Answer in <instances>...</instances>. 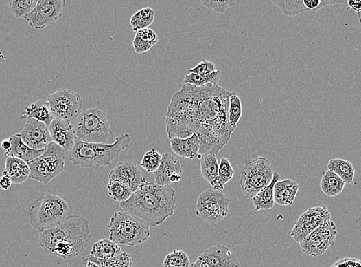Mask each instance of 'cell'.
Returning a JSON list of instances; mask_svg holds the SVG:
<instances>
[{
    "mask_svg": "<svg viewBox=\"0 0 361 267\" xmlns=\"http://www.w3.org/2000/svg\"><path fill=\"white\" fill-rule=\"evenodd\" d=\"M229 92L218 85L197 87L184 84L173 95L165 116L169 138H188L196 134L200 141L199 158L218 154L228 145L235 131L229 125Z\"/></svg>",
    "mask_w": 361,
    "mask_h": 267,
    "instance_id": "6da1fadb",
    "label": "cell"
},
{
    "mask_svg": "<svg viewBox=\"0 0 361 267\" xmlns=\"http://www.w3.org/2000/svg\"><path fill=\"white\" fill-rule=\"evenodd\" d=\"M120 207L150 227H156L175 213L176 192L170 185L163 186L145 181L130 199L120 204Z\"/></svg>",
    "mask_w": 361,
    "mask_h": 267,
    "instance_id": "7a4b0ae2",
    "label": "cell"
},
{
    "mask_svg": "<svg viewBox=\"0 0 361 267\" xmlns=\"http://www.w3.org/2000/svg\"><path fill=\"white\" fill-rule=\"evenodd\" d=\"M89 220L81 216L70 217L63 223L40 232L42 249L49 255L64 259L78 257L91 241Z\"/></svg>",
    "mask_w": 361,
    "mask_h": 267,
    "instance_id": "3957f363",
    "label": "cell"
},
{
    "mask_svg": "<svg viewBox=\"0 0 361 267\" xmlns=\"http://www.w3.org/2000/svg\"><path fill=\"white\" fill-rule=\"evenodd\" d=\"M73 212L68 197L56 190H48L30 204L27 215L31 226L41 232L63 223Z\"/></svg>",
    "mask_w": 361,
    "mask_h": 267,
    "instance_id": "277c9868",
    "label": "cell"
},
{
    "mask_svg": "<svg viewBox=\"0 0 361 267\" xmlns=\"http://www.w3.org/2000/svg\"><path fill=\"white\" fill-rule=\"evenodd\" d=\"M131 140V136L128 134H121L112 145L89 143L76 140L73 147L69 152L68 158L73 165L84 169L108 167L130 146Z\"/></svg>",
    "mask_w": 361,
    "mask_h": 267,
    "instance_id": "5b68a950",
    "label": "cell"
},
{
    "mask_svg": "<svg viewBox=\"0 0 361 267\" xmlns=\"http://www.w3.org/2000/svg\"><path fill=\"white\" fill-rule=\"evenodd\" d=\"M108 228L109 239L119 245H141L151 236L150 226L124 211L115 212Z\"/></svg>",
    "mask_w": 361,
    "mask_h": 267,
    "instance_id": "8992f818",
    "label": "cell"
},
{
    "mask_svg": "<svg viewBox=\"0 0 361 267\" xmlns=\"http://www.w3.org/2000/svg\"><path fill=\"white\" fill-rule=\"evenodd\" d=\"M72 123L77 140L108 145L114 136L106 114L99 107L83 110Z\"/></svg>",
    "mask_w": 361,
    "mask_h": 267,
    "instance_id": "52a82bcc",
    "label": "cell"
},
{
    "mask_svg": "<svg viewBox=\"0 0 361 267\" xmlns=\"http://www.w3.org/2000/svg\"><path fill=\"white\" fill-rule=\"evenodd\" d=\"M66 151L51 142L40 158L29 162L30 178L47 185L65 171Z\"/></svg>",
    "mask_w": 361,
    "mask_h": 267,
    "instance_id": "ba28073f",
    "label": "cell"
},
{
    "mask_svg": "<svg viewBox=\"0 0 361 267\" xmlns=\"http://www.w3.org/2000/svg\"><path fill=\"white\" fill-rule=\"evenodd\" d=\"M273 178V167L268 160L257 158L248 160L242 169L240 180L244 196L253 199L272 183Z\"/></svg>",
    "mask_w": 361,
    "mask_h": 267,
    "instance_id": "9c48e42d",
    "label": "cell"
},
{
    "mask_svg": "<svg viewBox=\"0 0 361 267\" xmlns=\"http://www.w3.org/2000/svg\"><path fill=\"white\" fill-rule=\"evenodd\" d=\"M231 200L222 191H205L197 200L196 216L210 224L221 222L228 216Z\"/></svg>",
    "mask_w": 361,
    "mask_h": 267,
    "instance_id": "30bf717a",
    "label": "cell"
},
{
    "mask_svg": "<svg viewBox=\"0 0 361 267\" xmlns=\"http://www.w3.org/2000/svg\"><path fill=\"white\" fill-rule=\"evenodd\" d=\"M47 101L55 119L72 122L82 112L83 101L80 94L68 89L56 90L48 96Z\"/></svg>",
    "mask_w": 361,
    "mask_h": 267,
    "instance_id": "8fae6325",
    "label": "cell"
},
{
    "mask_svg": "<svg viewBox=\"0 0 361 267\" xmlns=\"http://www.w3.org/2000/svg\"><path fill=\"white\" fill-rule=\"evenodd\" d=\"M338 235L337 226L332 220L322 224L299 244L306 255L318 257L333 246Z\"/></svg>",
    "mask_w": 361,
    "mask_h": 267,
    "instance_id": "7c38bea8",
    "label": "cell"
},
{
    "mask_svg": "<svg viewBox=\"0 0 361 267\" xmlns=\"http://www.w3.org/2000/svg\"><path fill=\"white\" fill-rule=\"evenodd\" d=\"M65 5V0H38L34 10L24 19L36 30L50 27L62 17Z\"/></svg>",
    "mask_w": 361,
    "mask_h": 267,
    "instance_id": "4fadbf2b",
    "label": "cell"
},
{
    "mask_svg": "<svg viewBox=\"0 0 361 267\" xmlns=\"http://www.w3.org/2000/svg\"><path fill=\"white\" fill-rule=\"evenodd\" d=\"M330 220H331V213L327 206L310 208L296 220L291 237L296 243L300 244L309 234Z\"/></svg>",
    "mask_w": 361,
    "mask_h": 267,
    "instance_id": "5bb4252c",
    "label": "cell"
},
{
    "mask_svg": "<svg viewBox=\"0 0 361 267\" xmlns=\"http://www.w3.org/2000/svg\"><path fill=\"white\" fill-rule=\"evenodd\" d=\"M191 267H241V265L229 247L217 244L202 253Z\"/></svg>",
    "mask_w": 361,
    "mask_h": 267,
    "instance_id": "9a60e30c",
    "label": "cell"
},
{
    "mask_svg": "<svg viewBox=\"0 0 361 267\" xmlns=\"http://www.w3.org/2000/svg\"><path fill=\"white\" fill-rule=\"evenodd\" d=\"M19 134L25 145L37 151L46 149L53 142L49 127L34 119H29Z\"/></svg>",
    "mask_w": 361,
    "mask_h": 267,
    "instance_id": "2e32d148",
    "label": "cell"
},
{
    "mask_svg": "<svg viewBox=\"0 0 361 267\" xmlns=\"http://www.w3.org/2000/svg\"><path fill=\"white\" fill-rule=\"evenodd\" d=\"M183 167L176 156L170 153L163 154L162 162L153 173L156 184L159 186H170L178 183L182 180Z\"/></svg>",
    "mask_w": 361,
    "mask_h": 267,
    "instance_id": "e0dca14e",
    "label": "cell"
},
{
    "mask_svg": "<svg viewBox=\"0 0 361 267\" xmlns=\"http://www.w3.org/2000/svg\"><path fill=\"white\" fill-rule=\"evenodd\" d=\"M108 178L122 182L130 186L132 193L137 191L146 181L139 167L130 161L119 162L109 173Z\"/></svg>",
    "mask_w": 361,
    "mask_h": 267,
    "instance_id": "ac0fdd59",
    "label": "cell"
},
{
    "mask_svg": "<svg viewBox=\"0 0 361 267\" xmlns=\"http://www.w3.org/2000/svg\"><path fill=\"white\" fill-rule=\"evenodd\" d=\"M51 141L69 152L76 141L75 130L72 122L54 119L49 127Z\"/></svg>",
    "mask_w": 361,
    "mask_h": 267,
    "instance_id": "d6986e66",
    "label": "cell"
},
{
    "mask_svg": "<svg viewBox=\"0 0 361 267\" xmlns=\"http://www.w3.org/2000/svg\"><path fill=\"white\" fill-rule=\"evenodd\" d=\"M9 139L11 142V147L9 151H5L4 155L5 158H15L29 164V162L40 158L46 151L47 148L37 151V149H31L25 145L19 134L11 136Z\"/></svg>",
    "mask_w": 361,
    "mask_h": 267,
    "instance_id": "ffe728a7",
    "label": "cell"
},
{
    "mask_svg": "<svg viewBox=\"0 0 361 267\" xmlns=\"http://www.w3.org/2000/svg\"><path fill=\"white\" fill-rule=\"evenodd\" d=\"M172 151L183 159H198L200 141L196 134L188 138H175L170 140Z\"/></svg>",
    "mask_w": 361,
    "mask_h": 267,
    "instance_id": "44dd1931",
    "label": "cell"
},
{
    "mask_svg": "<svg viewBox=\"0 0 361 267\" xmlns=\"http://www.w3.org/2000/svg\"><path fill=\"white\" fill-rule=\"evenodd\" d=\"M299 185L291 179L277 182L275 186V203L283 206H291L299 191Z\"/></svg>",
    "mask_w": 361,
    "mask_h": 267,
    "instance_id": "7402d4cb",
    "label": "cell"
},
{
    "mask_svg": "<svg viewBox=\"0 0 361 267\" xmlns=\"http://www.w3.org/2000/svg\"><path fill=\"white\" fill-rule=\"evenodd\" d=\"M3 175H8L14 184H23L30 179V169L27 162L15 158H8L5 160Z\"/></svg>",
    "mask_w": 361,
    "mask_h": 267,
    "instance_id": "603a6c76",
    "label": "cell"
},
{
    "mask_svg": "<svg viewBox=\"0 0 361 267\" xmlns=\"http://www.w3.org/2000/svg\"><path fill=\"white\" fill-rule=\"evenodd\" d=\"M280 175L274 172V178L268 186L262 190L253 198V205L255 211L272 210L275 206V186L277 182L279 181Z\"/></svg>",
    "mask_w": 361,
    "mask_h": 267,
    "instance_id": "cb8c5ba5",
    "label": "cell"
},
{
    "mask_svg": "<svg viewBox=\"0 0 361 267\" xmlns=\"http://www.w3.org/2000/svg\"><path fill=\"white\" fill-rule=\"evenodd\" d=\"M25 112L23 115L27 116L29 119H34L38 122L45 123L49 127L51 122L54 120V116L51 113L49 104L46 100H38L32 103L28 107H25Z\"/></svg>",
    "mask_w": 361,
    "mask_h": 267,
    "instance_id": "d4e9b609",
    "label": "cell"
},
{
    "mask_svg": "<svg viewBox=\"0 0 361 267\" xmlns=\"http://www.w3.org/2000/svg\"><path fill=\"white\" fill-rule=\"evenodd\" d=\"M346 184L344 180L331 171L322 175L320 182L321 190L327 197H336L343 192Z\"/></svg>",
    "mask_w": 361,
    "mask_h": 267,
    "instance_id": "484cf974",
    "label": "cell"
},
{
    "mask_svg": "<svg viewBox=\"0 0 361 267\" xmlns=\"http://www.w3.org/2000/svg\"><path fill=\"white\" fill-rule=\"evenodd\" d=\"M121 253L119 244H115L110 239H102L93 244L90 255L102 259H107L117 257Z\"/></svg>",
    "mask_w": 361,
    "mask_h": 267,
    "instance_id": "4316f807",
    "label": "cell"
},
{
    "mask_svg": "<svg viewBox=\"0 0 361 267\" xmlns=\"http://www.w3.org/2000/svg\"><path fill=\"white\" fill-rule=\"evenodd\" d=\"M327 167L328 171H332L342 179L345 184L353 183L356 168L350 161L343 159H332L328 162Z\"/></svg>",
    "mask_w": 361,
    "mask_h": 267,
    "instance_id": "83f0119b",
    "label": "cell"
},
{
    "mask_svg": "<svg viewBox=\"0 0 361 267\" xmlns=\"http://www.w3.org/2000/svg\"><path fill=\"white\" fill-rule=\"evenodd\" d=\"M200 167H201L202 178L213 188L218 178L219 167L217 154L209 153L202 156L200 159Z\"/></svg>",
    "mask_w": 361,
    "mask_h": 267,
    "instance_id": "f1b7e54d",
    "label": "cell"
},
{
    "mask_svg": "<svg viewBox=\"0 0 361 267\" xmlns=\"http://www.w3.org/2000/svg\"><path fill=\"white\" fill-rule=\"evenodd\" d=\"M84 262H92L101 267H134L133 260L130 254L122 252L119 256L107 259H102L89 255L83 258Z\"/></svg>",
    "mask_w": 361,
    "mask_h": 267,
    "instance_id": "f546056e",
    "label": "cell"
},
{
    "mask_svg": "<svg viewBox=\"0 0 361 267\" xmlns=\"http://www.w3.org/2000/svg\"><path fill=\"white\" fill-rule=\"evenodd\" d=\"M156 18V12L150 8L139 10L131 17L130 24L134 32L148 29L153 23Z\"/></svg>",
    "mask_w": 361,
    "mask_h": 267,
    "instance_id": "4dcf8cb0",
    "label": "cell"
},
{
    "mask_svg": "<svg viewBox=\"0 0 361 267\" xmlns=\"http://www.w3.org/2000/svg\"><path fill=\"white\" fill-rule=\"evenodd\" d=\"M107 189L108 196L119 204L127 201L133 193L130 186L118 180H109Z\"/></svg>",
    "mask_w": 361,
    "mask_h": 267,
    "instance_id": "1f68e13d",
    "label": "cell"
},
{
    "mask_svg": "<svg viewBox=\"0 0 361 267\" xmlns=\"http://www.w3.org/2000/svg\"><path fill=\"white\" fill-rule=\"evenodd\" d=\"M235 171L230 161L226 158H222L219 164L218 178L213 190L223 191L224 187L229 181L233 178Z\"/></svg>",
    "mask_w": 361,
    "mask_h": 267,
    "instance_id": "d6a6232c",
    "label": "cell"
},
{
    "mask_svg": "<svg viewBox=\"0 0 361 267\" xmlns=\"http://www.w3.org/2000/svg\"><path fill=\"white\" fill-rule=\"evenodd\" d=\"M222 77V71L218 70L208 76H201L196 74L190 73L185 76L184 84H190L192 86L201 87L205 85H218Z\"/></svg>",
    "mask_w": 361,
    "mask_h": 267,
    "instance_id": "836d02e7",
    "label": "cell"
},
{
    "mask_svg": "<svg viewBox=\"0 0 361 267\" xmlns=\"http://www.w3.org/2000/svg\"><path fill=\"white\" fill-rule=\"evenodd\" d=\"M38 0H9L11 14L18 19H25L34 10Z\"/></svg>",
    "mask_w": 361,
    "mask_h": 267,
    "instance_id": "e575fe53",
    "label": "cell"
},
{
    "mask_svg": "<svg viewBox=\"0 0 361 267\" xmlns=\"http://www.w3.org/2000/svg\"><path fill=\"white\" fill-rule=\"evenodd\" d=\"M272 3L278 6L287 16L294 17L308 11L305 8L303 0H293V1H281V0H272Z\"/></svg>",
    "mask_w": 361,
    "mask_h": 267,
    "instance_id": "d590c367",
    "label": "cell"
},
{
    "mask_svg": "<svg viewBox=\"0 0 361 267\" xmlns=\"http://www.w3.org/2000/svg\"><path fill=\"white\" fill-rule=\"evenodd\" d=\"M242 115V106L240 97L234 92L230 97L229 107V121L232 128L236 129Z\"/></svg>",
    "mask_w": 361,
    "mask_h": 267,
    "instance_id": "8d00e7d4",
    "label": "cell"
},
{
    "mask_svg": "<svg viewBox=\"0 0 361 267\" xmlns=\"http://www.w3.org/2000/svg\"><path fill=\"white\" fill-rule=\"evenodd\" d=\"M190 259L183 250H174L167 254L163 263V267H191Z\"/></svg>",
    "mask_w": 361,
    "mask_h": 267,
    "instance_id": "74e56055",
    "label": "cell"
},
{
    "mask_svg": "<svg viewBox=\"0 0 361 267\" xmlns=\"http://www.w3.org/2000/svg\"><path fill=\"white\" fill-rule=\"evenodd\" d=\"M162 158L163 155L160 154L156 149H152L145 153L140 166L145 169L148 173H154L160 167Z\"/></svg>",
    "mask_w": 361,
    "mask_h": 267,
    "instance_id": "f35d334b",
    "label": "cell"
},
{
    "mask_svg": "<svg viewBox=\"0 0 361 267\" xmlns=\"http://www.w3.org/2000/svg\"><path fill=\"white\" fill-rule=\"evenodd\" d=\"M205 8L213 10L216 14H224L227 9L234 6L237 1L235 0H202L201 2Z\"/></svg>",
    "mask_w": 361,
    "mask_h": 267,
    "instance_id": "ab89813d",
    "label": "cell"
},
{
    "mask_svg": "<svg viewBox=\"0 0 361 267\" xmlns=\"http://www.w3.org/2000/svg\"><path fill=\"white\" fill-rule=\"evenodd\" d=\"M218 70L216 65L213 62L204 60L200 62L194 68L189 70V73L201 76H208Z\"/></svg>",
    "mask_w": 361,
    "mask_h": 267,
    "instance_id": "60d3db41",
    "label": "cell"
},
{
    "mask_svg": "<svg viewBox=\"0 0 361 267\" xmlns=\"http://www.w3.org/2000/svg\"><path fill=\"white\" fill-rule=\"evenodd\" d=\"M303 3H304L307 10L311 11L319 10L320 9L325 8L326 6L342 4L345 2L334 1V0H330V1H321V0H303Z\"/></svg>",
    "mask_w": 361,
    "mask_h": 267,
    "instance_id": "b9f144b4",
    "label": "cell"
},
{
    "mask_svg": "<svg viewBox=\"0 0 361 267\" xmlns=\"http://www.w3.org/2000/svg\"><path fill=\"white\" fill-rule=\"evenodd\" d=\"M137 35L143 39V41L150 43L152 47L156 45L159 42V37L156 32L152 29H144L137 32Z\"/></svg>",
    "mask_w": 361,
    "mask_h": 267,
    "instance_id": "7bdbcfd3",
    "label": "cell"
},
{
    "mask_svg": "<svg viewBox=\"0 0 361 267\" xmlns=\"http://www.w3.org/2000/svg\"><path fill=\"white\" fill-rule=\"evenodd\" d=\"M133 47L135 51V53L141 54L151 50L152 47L150 43H148L147 42L143 41V39H141L140 36L135 34L133 41Z\"/></svg>",
    "mask_w": 361,
    "mask_h": 267,
    "instance_id": "ee69618b",
    "label": "cell"
},
{
    "mask_svg": "<svg viewBox=\"0 0 361 267\" xmlns=\"http://www.w3.org/2000/svg\"><path fill=\"white\" fill-rule=\"evenodd\" d=\"M331 267H361V260L354 258H345L338 260Z\"/></svg>",
    "mask_w": 361,
    "mask_h": 267,
    "instance_id": "f6af8a7d",
    "label": "cell"
},
{
    "mask_svg": "<svg viewBox=\"0 0 361 267\" xmlns=\"http://www.w3.org/2000/svg\"><path fill=\"white\" fill-rule=\"evenodd\" d=\"M12 184V181L8 175H3L2 177L0 178V190L3 191H8Z\"/></svg>",
    "mask_w": 361,
    "mask_h": 267,
    "instance_id": "bcb514c9",
    "label": "cell"
},
{
    "mask_svg": "<svg viewBox=\"0 0 361 267\" xmlns=\"http://www.w3.org/2000/svg\"><path fill=\"white\" fill-rule=\"evenodd\" d=\"M348 8H351L353 11H356L358 14L360 19V23H361L360 12H361V0L360 1H356V0H350L347 2Z\"/></svg>",
    "mask_w": 361,
    "mask_h": 267,
    "instance_id": "7dc6e473",
    "label": "cell"
},
{
    "mask_svg": "<svg viewBox=\"0 0 361 267\" xmlns=\"http://www.w3.org/2000/svg\"><path fill=\"white\" fill-rule=\"evenodd\" d=\"M1 147L5 151H9L11 147V142L10 139H5L1 142Z\"/></svg>",
    "mask_w": 361,
    "mask_h": 267,
    "instance_id": "c3c4849f",
    "label": "cell"
},
{
    "mask_svg": "<svg viewBox=\"0 0 361 267\" xmlns=\"http://www.w3.org/2000/svg\"><path fill=\"white\" fill-rule=\"evenodd\" d=\"M86 267H101V266L94 263H92V262H86Z\"/></svg>",
    "mask_w": 361,
    "mask_h": 267,
    "instance_id": "681fc988",
    "label": "cell"
}]
</instances>
